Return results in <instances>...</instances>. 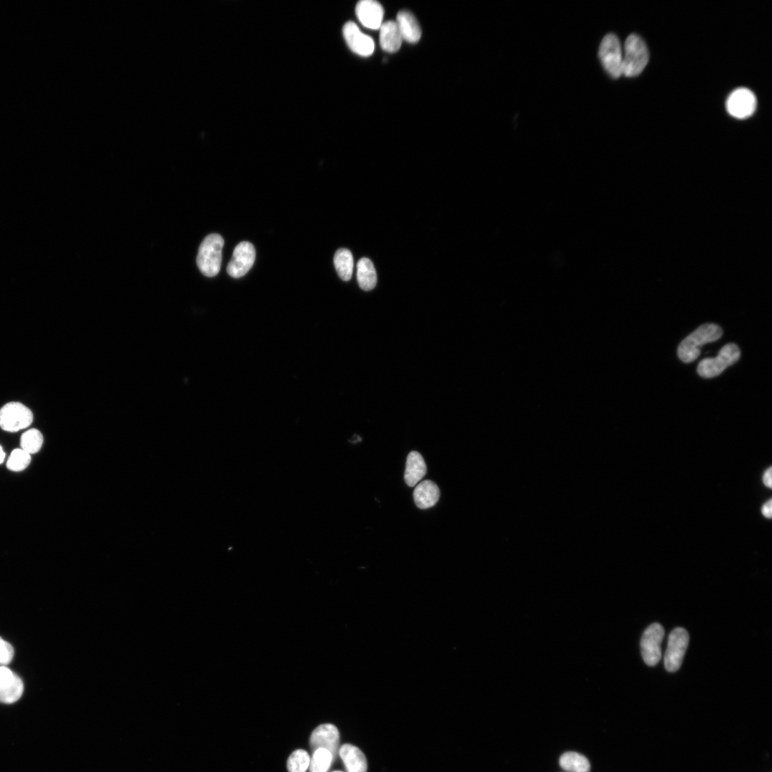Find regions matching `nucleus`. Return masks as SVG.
<instances>
[{
    "label": "nucleus",
    "instance_id": "nucleus-1",
    "mask_svg": "<svg viewBox=\"0 0 772 772\" xmlns=\"http://www.w3.org/2000/svg\"><path fill=\"white\" fill-rule=\"evenodd\" d=\"M722 335L723 330L717 325H701L680 343L677 351L679 359L686 363L694 361L699 356L702 345L718 340Z\"/></svg>",
    "mask_w": 772,
    "mask_h": 772
},
{
    "label": "nucleus",
    "instance_id": "nucleus-2",
    "mask_svg": "<svg viewBox=\"0 0 772 772\" xmlns=\"http://www.w3.org/2000/svg\"><path fill=\"white\" fill-rule=\"evenodd\" d=\"M223 246L224 239L218 234H210L202 242L197 256V264L204 275L211 277L219 273Z\"/></svg>",
    "mask_w": 772,
    "mask_h": 772
},
{
    "label": "nucleus",
    "instance_id": "nucleus-3",
    "mask_svg": "<svg viewBox=\"0 0 772 772\" xmlns=\"http://www.w3.org/2000/svg\"><path fill=\"white\" fill-rule=\"evenodd\" d=\"M649 59L648 50L643 39L636 34L629 35L624 44L622 74L633 77L640 74Z\"/></svg>",
    "mask_w": 772,
    "mask_h": 772
},
{
    "label": "nucleus",
    "instance_id": "nucleus-4",
    "mask_svg": "<svg viewBox=\"0 0 772 772\" xmlns=\"http://www.w3.org/2000/svg\"><path fill=\"white\" fill-rule=\"evenodd\" d=\"M741 355L739 347L734 343L723 346L714 358H706L698 365V374L704 378L719 375L726 367L736 363Z\"/></svg>",
    "mask_w": 772,
    "mask_h": 772
},
{
    "label": "nucleus",
    "instance_id": "nucleus-5",
    "mask_svg": "<svg viewBox=\"0 0 772 772\" xmlns=\"http://www.w3.org/2000/svg\"><path fill=\"white\" fill-rule=\"evenodd\" d=\"M598 56L606 72L613 79L622 75L623 52L620 42L614 34H606L602 39Z\"/></svg>",
    "mask_w": 772,
    "mask_h": 772
},
{
    "label": "nucleus",
    "instance_id": "nucleus-6",
    "mask_svg": "<svg viewBox=\"0 0 772 772\" xmlns=\"http://www.w3.org/2000/svg\"><path fill=\"white\" fill-rule=\"evenodd\" d=\"M33 419L31 410L19 402H8L0 409V427L9 432L28 427Z\"/></svg>",
    "mask_w": 772,
    "mask_h": 772
},
{
    "label": "nucleus",
    "instance_id": "nucleus-7",
    "mask_svg": "<svg viewBox=\"0 0 772 772\" xmlns=\"http://www.w3.org/2000/svg\"><path fill=\"white\" fill-rule=\"evenodd\" d=\"M688 642V633L683 628H676L670 632L664 655V665L667 671L673 673L680 668Z\"/></svg>",
    "mask_w": 772,
    "mask_h": 772
},
{
    "label": "nucleus",
    "instance_id": "nucleus-8",
    "mask_svg": "<svg viewBox=\"0 0 772 772\" xmlns=\"http://www.w3.org/2000/svg\"><path fill=\"white\" fill-rule=\"evenodd\" d=\"M665 635L663 627L658 623L650 624L640 639V650L645 663L655 665L662 657L661 643Z\"/></svg>",
    "mask_w": 772,
    "mask_h": 772
},
{
    "label": "nucleus",
    "instance_id": "nucleus-9",
    "mask_svg": "<svg viewBox=\"0 0 772 772\" xmlns=\"http://www.w3.org/2000/svg\"><path fill=\"white\" fill-rule=\"evenodd\" d=\"M755 94L748 89L741 87L733 91L726 101V109L732 117L746 119L751 116L756 108Z\"/></svg>",
    "mask_w": 772,
    "mask_h": 772
},
{
    "label": "nucleus",
    "instance_id": "nucleus-10",
    "mask_svg": "<svg viewBox=\"0 0 772 772\" xmlns=\"http://www.w3.org/2000/svg\"><path fill=\"white\" fill-rule=\"evenodd\" d=\"M255 249L248 242H241L234 248L227 267V273L234 278H239L249 270L255 260Z\"/></svg>",
    "mask_w": 772,
    "mask_h": 772
},
{
    "label": "nucleus",
    "instance_id": "nucleus-11",
    "mask_svg": "<svg viewBox=\"0 0 772 772\" xmlns=\"http://www.w3.org/2000/svg\"><path fill=\"white\" fill-rule=\"evenodd\" d=\"M340 733L332 724L325 723L317 726L312 733L310 746L312 752L317 748L330 751L335 759L339 751Z\"/></svg>",
    "mask_w": 772,
    "mask_h": 772
},
{
    "label": "nucleus",
    "instance_id": "nucleus-12",
    "mask_svg": "<svg viewBox=\"0 0 772 772\" xmlns=\"http://www.w3.org/2000/svg\"><path fill=\"white\" fill-rule=\"evenodd\" d=\"M342 33L347 46L354 53L362 56H368L373 53L375 49L373 39L363 34L354 22L345 23Z\"/></svg>",
    "mask_w": 772,
    "mask_h": 772
},
{
    "label": "nucleus",
    "instance_id": "nucleus-13",
    "mask_svg": "<svg viewBox=\"0 0 772 772\" xmlns=\"http://www.w3.org/2000/svg\"><path fill=\"white\" fill-rule=\"evenodd\" d=\"M355 13L360 23L370 29H380L382 25L384 9L382 5L374 0H362L355 7Z\"/></svg>",
    "mask_w": 772,
    "mask_h": 772
},
{
    "label": "nucleus",
    "instance_id": "nucleus-14",
    "mask_svg": "<svg viewBox=\"0 0 772 772\" xmlns=\"http://www.w3.org/2000/svg\"><path fill=\"white\" fill-rule=\"evenodd\" d=\"M347 772H367V763L365 754L357 747L346 743L338 751Z\"/></svg>",
    "mask_w": 772,
    "mask_h": 772
},
{
    "label": "nucleus",
    "instance_id": "nucleus-15",
    "mask_svg": "<svg viewBox=\"0 0 772 772\" xmlns=\"http://www.w3.org/2000/svg\"><path fill=\"white\" fill-rule=\"evenodd\" d=\"M396 23L402 39L409 43H416L421 37V29L415 16L407 10H401L397 14Z\"/></svg>",
    "mask_w": 772,
    "mask_h": 772
},
{
    "label": "nucleus",
    "instance_id": "nucleus-16",
    "mask_svg": "<svg viewBox=\"0 0 772 772\" xmlns=\"http://www.w3.org/2000/svg\"><path fill=\"white\" fill-rule=\"evenodd\" d=\"M440 489L432 480H424L419 483L413 492L415 505L420 509H427L436 504L440 498Z\"/></svg>",
    "mask_w": 772,
    "mask_h": 772
},
{
    "label": "nucleus",
    "instance_id": "nucleus-17",
    "mask_svg": "<svg viewBox=\"0 0 772 772\" xmlns=\"http://www.w3.org/2000/svg\"><path fill=\"white\" fill-rule=\"evenodd\" d=\"M379 29L380 44L382 49L389 53L397 51L403 39L396 21L383 22Z\"/></svg>",
    "mask_w": 772,
    "mask_h": 772
},
{
    "label": "nucleus",
    "instance_id": "nucleus-18",
    "mask_svg": "<svg viewBox=\"0 0 772 772\" xmlns=\"http://www.w3.org/2000/svg\"><path fill=\"white\" fill-rule=\"evenodd\" d=\"M427 467L422 456L416 451L410 452L407 457L405 481L410 487L417 484L425 475Z\"/></svg>",
    "mask_w": 772,
    "mask_h": 772
},
{
    "label": "nucleus",
    "instance_id": "nucleus-19",
    "mask_svg": "<svg viewBox=\"0 0 772 772\" xmlns=\"http://www.w3.org/2000/svg\"><path fill=\"white\" fill-rule=\"evenodd\" d=\"M357 279L359 286L365 291L372 290L377 283V274L372 261L361 258L357 264Z\"/></svg>",
    "mask_w": 772,
    "mask_h": 772
},
{
    "label": "nucleus",
    "instance_id": "nucleus-20",
    "mask_svg": "<svg viewBox=\"0 0 772 772\" xmlns=\"http://www.w3.org/2000/svg\"><path fill=\"white\" fill-rule=\"evenodd\" d=\"M334 264L339 277L344 281L351 279L354 261L351 252L345 248L337 250L334 256Z\"/></svg>",
    "mask_w": 772,
    "mask_h": 772
},
{
    "label": "nucleus",
    "instance_id": "nucleus-21",
    "mask_svg": "<svg viewBox=\"0 0 772 772\" xmlns=\"http://www.w3.org/2000/svg\"><path fill=\"white\" fill-rule=\"evenodd\" d=\"M559 763L560 767L568 772H589L590 769L587 758L576 752L564 753Z\"/></svg>",
    "mask_w": 772,
    "mask_h": 772
},
{
    "label": "nucleus",
    "instance_id": "nucleus-22",
    "mask_svg": "<svg viewBox=\"0 0 772 772\" xmlns=\"http://www.w3.org/2000/svg\"><path fill=\"white\" fill-rule=\"evenodd\" d=\"M23 692V681L14 673L11 682L0 690V702L8 704L15 703L21 697Z\"/></svg>",
    "mask_w": 772,
    "mask_h": 772
},
{
    "label": "nucleus",
    "instance_id": "nucleus-23",
    "mask_svg": "<svg viewBox=\"0 0 772 772\" xmlns=\"http://www.w3.org/2000/svg\"><path fill=\"white\" fill-rule=\"evenodd\" d=\"M43 441V435L39 430L34 428L29 429L21 436V449L30 455L36 453L41 449Z\"/></svg>",
    "mask_w": 772,
    "mask_h": 772
},
{
    "label": "nucleus",
    "instance_id": "nucleus-24",
    "mask_svg": "<svg viewBox=\"0 0 772 772\" xmlns=\"http://www.w3.org/2000/svg\"><path fill=\"white\" fill-rule=\"evenodd\" d=\"M333 760L330 751L325 748H317L312 752L308 768L310 772H327Z\"/></svg>",
    "mask_w": 772,
    "mask_h": 772
},
{
    "label": "nucleus",
    "instance_id": "nucleus-25",
    "mask_svg": "<svg viewBox=\"0 0 772 772\" xmlns=\"http://www.w3.org/2000/svg\"><path fill=\"white\" fill-rule=\"evenodd\" d=\"M310 757L303 749L294 751L289 756L287 768L289 772H306L309 768Z\"/></svg>",
    "mask_w": 772,
    "mask_h": 772
},
{
    "label": "nucleus",
    "instance_id": "nucleus-26",
    "mask_svg": "<svg viewBox=\"0 0 772 772\" xmlns=\"http://www.w3.org/2000/svg\"><path fill=\"white\" fill-rule=\"evenodd\" d=\"M31 462L30 454L22 449H15L10 454L6 462L9 470L19 472L24 470Z\"/></svg>",
    "mask_w": 772,
    "mask_h": 772
},
{
    "label": "nucleus",
    "instance_id": "nucleus-27",
    "mask_svg": "<svg viewBox=\"0 0 772 772\" xmlns=\"http://www.w3.org/2000/svg\"><path fill=\"white\" fill-rule=\"evenodd\" d=\"M14 650L12 645L0 637V663L9 664L13 659Z\"/></svg>",
    "mask_w": 772,
    "mask_h": 772
},
{
    "label": "nucleus",
    "instance_id": "nucleus-28",
    "mask_svg": "<svg viewBox=\"0 0 772 772\" xmlns=\"http://www.w3.org/2000/svg\"><path fill=\"white\" fill-rule=\"evenodd\" d=\"M14 673L9 668L0 666V690L9 684L14 678Z\"/></svg>",
    "mask_w": 772,
    "mask_h": 772
},
{
    "label": "nucleus",
    "instance_id": "nucleus-29",
    "mask_svg": "<svg viewBox=\"0 0 772 772\" xmlns=\"http://www.w3.org/2000/svg\"><path fill=\"white\" fill-rule=\"evenodd\" d=\"M771 505H772V501H771V499H770L764 505H763V506L761 508V513H762L763 515L765 516L767 518H771V515H772Z\"/></svg>",
    "mask_w": 772,
    "mask_h": 772
},
{
    "label": "nucleus",
    "instance_id": "nucleus-30",
    "mask_svg": "<svg viewBox=\"0 0 772 772\" xmlns=\"http://www.w3.org/2000/svg\"><path fill=\"white\" fill-rule=\"evenodd\" d=\"M763 482L764 485L771 488V467H768L763 473Z\"/></svg>",
    "mask_w": 772,
    "mask_h": 772
},
{
    "label": "nucleus",
    "instance_id": "nucleus-31",
    "mask_svg": "<svg viewBox=\"0 0 772 772\" xmlns=\"http://www.w3.org/2000/svg\"><path fill=\"white\" fill-rule=\"evenodd\" d=\"M4 457H5V453H4L2 447L0 445V463H1L4 461Z\"/></svg>",
    "mask_w": 772,
    "mask_h": 772
},
{
    "label": "nucleus",
    "instance_id": "nucleus-32",
    "mask_svg": "<svg viewBox=\"0 0 772 772\" xmlns=\"http://www.w3.org/2000/svg\"><path fill=\"white\" fill-rule=\"evenodd\" d=\"M333 772H342V771H333Z\"/></svg>",
    "mask_w": 772,
    "mask_h": 772
}]
</instances>
